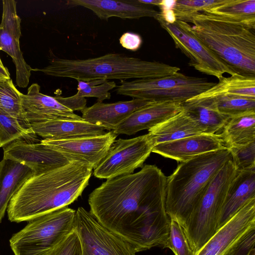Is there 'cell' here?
<instances>
[{"label":"cell","instance_id":"cell-1","mask_svg":"<svg viewBox=\"0 0 255 255\" xmlns=\"http://www.w3.org/2000/svg\"><path fill=\"white\" fill-rule=\"evenodd\" d=\"M166 179L154 165L108 179L89 195L90 212L136 252L163 247L170 224L165 209Z\"/></svg>","mask_w":255,"mask_h":255},{"label":"cell","instance_id":"cell-2","mask_svg":"<svg viewBox=\"0 0 255 255\" xmlns=\"http://www.w3.org/2000/svg\"><path fill=\"white\" fill-rule=\"evenodd\" d=\"M92 168L76 162L38 174L27 180L11 199L8 220L29 221L68 206L88 185Z\"/></svg>","mask_w":255,"mask_h":255},{"label":"cell","instance_id":"cell-3","mask_svg":"<svg viewBox=\"0 0 255 255\" xmlns=\"http://www.w3.org/2000/svg\"><path fill=\"white\" fill-rule=\"evenodd\" d=\"M32 71L45 75L70 78L77 81L152 79L173 75L180 70L159 61H149L120 53H108L86 59H68L53 56L49 64Z\"/></svg>","mask_w":255,"mask_h":255},{"label":"cell","instance_id":"cell-4","mask_svg":"<svg viewBox=\"0 0 255 255\" xmlns=\"http://www.w3.org/2000/svg\"><path fill=\"white\" fill-rule=\"evenodd\" d=\"M190 22L187 29L236 73L255 77V30L204 12Z\"/></svg>","mask_w":255,"mask_h":255},{"label":"cell","instance_id":"cell-5","mask_svg":"<svg viewBox=\"0 0 255 255\" xmlns=\"http://www.w3.org/2000/svg\"><path fill=\"white\" fill-rule=\"evenodd\" d=\"M231 159L230 150L225 147L180 162L166 179L165 209L170 220L183 227L212 178Z\"/></svg>","mask_w":255,"mask_h":255},{"label":"cell","instance_id":"cell-6","mask_svg":"<svg viewBox=\"0 0 255 255\" xmlns=\"http://www.w3.org/2000/svg\"><path fill=\"white\" fill-rule=\"evenodd\" d=\"M237 168L228 160L210 181L199 203L183 226L195 254L217 230L219 215Z\"/></svg>","mask_w":255,"mask_h":255},{"label":"cell","instance_id":"cell-7","mask_svg":"<svg viewBox=\"0 0 255 255\" xmlns=\"http://www.w3.org/2000/svg\"><path fill=\"white\" fill-rule=\"evenodd\" d=\"M75 212L64 207L28 221L9 240L14 255H49L74 230Z\"/></svg>","mask_w":255,"mask_h":255},{"label":"cell","instance_id":"cell-8","mask_svg":"<svg viewBox=\"0 0 255 255\" xmlns=\"http://www.w3.org/2000/svg\"><path fill=\"white\" fill-rule=\"evenodd\" d=\"M216 83L207 78L178 72L161 78L122 81L116 87L117 94L149 102L183 103L213 87Z\"/></svg>","mask_w":255,"mask_h":255},{"label":"cell","instance_id":"cell-9","mask_svg":"<svg viewBox=\"0 0 255 255\" xmlns=\"http://www.w3.org/2000/svg\"><path fill=\"white\" fill-rule=\"evenodd\" d=\"M73 227L82 255H135L129 243L103 225L83 207L76 211Z\"/></svg>","mask_w":255,"mask_h":255},{"label":"cell","instance_id":"cell-10","mask_svg":"<svg viewBox=\"0 0 255 255\" xmlns=\"http://www.w3.org/2000/svg\"><path fill=\"white\" fill-rule=\"evenodd\" d=\"M154 146L148 133L130 139L116 140L94 169V175L99 179H108L132 173L135 169L143 167Z\"/></svg>","mask_w":255,"mask_h":255},{"label":"cell","instance_id":"cell-11","mask_svg":"<svg viewBox=\"0 0 255 255\" xmlns=\"http://www.w3.org/2000/svg\"><path fill=\"white\" fill-rule=\"evenodd\" d=\"M170 35L175 47L189 59L188 65L198 71L220 79L225 73H236L208 49L186 28L184 21L168 24L158 15L155 18Z\"/></svg>","mask_w":255,"mask_h":255},{"label":"cell","instance_id":"cell-12","mask_svg":"<svg viewBox=\"0 0 255 255\" xmlns=\"http://www.w3.org/2000/svg\"><path fill=\"white\" fill-rule=\"evenodd\" d=\"M118 134L113 130L101 135L41 142L62 153L72 162L95 169L107 154Z\"/></svg>","mask_w":255,"mask_h":255},{"label":"cell","instance_id":"cell-13","mask_svg":"<svg viewBox=\"0 0 255 255\" xmlns=\"http://www.w3.org/2000/svg\"><path fill=\"white\" fill-rule=\"evenodd\" d=\"M255 230V199L250 200L195 254L225 255L235 245Z\"/></svg>","mask_w":255,"mask_h":255},{"label":"cell","instance_id":"cell-14","mask_svg":"<svg viewBox=\"0 0 255 255\" xmlns=\"http://www.w3.org/2000/svg\"><path fill=\"white\" fill-rule=\"evenodd\" d=\"M3 148V159L24 164L38 174L67 165L72 161L50 146L38 141L19 139Z\"/></svg>","mask_w":255,"mask_h":255},{"label":"cell","instance_id":"cell-15","mask_svg":"<svg viewBox=\"0 0 255 255\" xmlns=\"http://www.w3.org/2000/svg\"><path fill=\"white\" fill-rule=\"evenodd\" d=\"M21 105L24 117L30 124L54 119L84 120L60 103L55 97L41 93L37 83L30 86L26 94H21Z\"/></svg>","mask_w":255,"mask_h":255},{"label":"cell","instance_id":"cell-16","mask_svg":"<svg viewBox=\"0 0 255 255\" xmlns=\"http://www.w3.org/2000/svg\"><path fill=\"white\" fill-rule=\"evenodd\" d=\"M66 4L89 9L100 19L107 21L112 17L124 19H138L144 17L155 19L159 14L152 6L140 2L138 0H69Z\"/></svg>","mask_w":255,"mask_h":255},{"label":"cell","instance_id":"cell-17","mask_svg":"<svg viewBox=\"0 0 255 255\" xmlns=\"http://www.w3.org/2000/svg\"><path fill=\"white\" fill-rule=\"evenodd\" d=\"M182 103L172 101L150 102L133 112L114 130L117 134L132 135L149 129L178 113Z\"/></svg>","mask_w":255,"mask_h":255},{"label":"cell","instance_id":"cell-18","mask_svg":"<svg viewBox=\"0 0 255 255\" xmlns=\"http://www.w3.org/2000/svg\"><path fill=\"white\" fill-rule=\"evenodd\" d=\"M225 147L219 134L202 133L156 144L152 152L181 162Z\"/></svg>","mask_w":255,"mask_h":255},{"label":"cell","instance_id":"cell-19","mask_svg":"<svg viewBox=\"0 0 255 255\" xmlns=\"http://www.w3.org/2000/svg\"><path fill=\"white\" fill-rule=\"evenodd\" d=\"M150 102L138 99L113 103L97 102L81 111L82 119L87 122L114 130L133 112Z\"/></svg>","mask_w":255,"mask_h":255},{"label":"cell","instance_id":"cell-20","mask_svg":"<svg viewBox=\"0 0 255 255\" xmlns=\"http://www.w3.org/2000/svg\"><path fill=\"white\" fill-rule=\"evenodd\" d=\"M30 126L35 134L44 139H66L107 132L104 127L84 120L54 119Z\"/></svg>","mask_w":255,"mask_h":255},{"label":"cell","instance_id":"cell-21","mask_svg":"<svg viewBox=\"0 0 255 255\" xmlns=\"http://www.w3.org/2000/svg\"><path fill=\"white\" fill-rule=\"evenodd\" d=\"M253 199H255V168L238 170L221 211L217 229Z\"/></svg>","mask_w":255,"mask_h":255},{"label":"cell","instance_id":"cell-22","mask_svg":"<svg viewBox=\"0 0 255 255\" xmlns=\"http://www.w3.org/2000/svg\"><path fill=\"white\" fill-rule=\"evenodd\" d=\"M34 174L32 169L22 163L3 158L0 161V223L12 197Z\"/></svg>","mask_w":255,"mask_h":255},{"label":"cell","instance_id":"cell-23","mask_svg":"<svg viewBox=\"0 0 255 255\" xmlns=\"http://www.w3.org/2000/svg\"><path fill=\"white\" fill-rule=\"evenodd\" d=\"M154 146L182 138L203 133L194 119L182 108L177 114L148 129Z\"/></svg>","mask_w":255,"mask_h":255},{"label":"cell","instance_id":"cell-24","mask_svg":"<svg viewBox=\"0 0 255 255\" xmlns=\"http://www.w3.org/2000/svg\"><path fill=\"white\" fill-rule=\"evenodd\" d=\"M182 106L199 125L203 133L216 134L230 118L218 111L213 98L193 97L182 103Z\"/></svg>","mask_w":255,"mask_h":255},{"label":"cell","instance_id":"cell-25","mask_svg":"<svg viewBox=\"0 0 255 255\" xmlns=\"http://www.w3.org/2000/svg\"><path fill=\"white\" fill-rule=\"evenodd\" d=\"M220 131L218 134L227 148L255 141V112L230 117Z\"/></svg>","mask_w":255,"mask_h":255},{"label":"cell","instance_id":"cell-26","mask_svg":"<svg viewBox=\"0 0 255 255\" xmlns=\"http://www.w3.org/2000/svg\"><path fill=\"white\" fill-rule=\"evenodd\" d=\"M236 96L255 98V77L235 73L222 77L213 87L195 96L196 98H213Z\"/></svg>","mask_w":255,"mask_h":255},{"label":"cell","instance_id":"cell-27","mask_svg":"<svg viewBox=\"0 0 255 255\" xmlns=\"http://www.w3.org/2000/svg\"><path fill=\"white\" fill-rule=\"evenodd\" d=\"M240 23L255 29V0H225L202 11Z\"/></svg>","mask_w":255,"mask_h":255},{"label":"cell","instance_id":"cell-28","mask_svg":"<svg viewBox=\"0 0 255 255\" xmlns=\"http://www.w3.org/2000/svg\"><path fill=\"white\" fill-rule=\"evenodd\" d=\"M0 49L12 58L16 70V83L20 88H26L29 82L32 68L25 62L20 48L19 40L0 28Z\"/></svg>","mask_w":255,"mask_h":255},{"label":"cell","instance_id":"cell-29","mask_svg":"<svg viewBox=\"0 0 255 255\" xmlns=\"http://www.w3.org/2000/svg\"><path fill=\"white\" fill-rule=\"evenodd\" d=\"M32 129L25 128L16 118L0 108V147L19 139L37 141Z\"/></svg>","mask_w":255,"mask_h":255},{"label":"cell","instance_id":"cell-30","mask_svg":"<svg viewBox=\"0 0 255 255\" xmlns=\"http://www.w3.org/2000/svg\"><path fill=\"white\" fill-rule=\"evenodd\" d=\"M21 94L15 87L11 79H0V108L17 119L25 128L31 129L30 124L22 112Z\"/></svg>","mask_w":255,"mask_h":255},{"label":"cell","instance_id":"cell-31","mask_svg":"<svg viewBox=\"0 0 255 255\" xmlns=\"http://www.w3.org/2000/svg\"><path fill=\"white\" fill-rule=\"evenodd\" d=\"M213 99L218 111L230 117L255 112V98L222 96Z\"/></svg>","mask_w":255,"mask_h":255},{"label":"cell","instance_id":"cell-32","mask_svg":"<svg viewBox=\"0 0 255 255\" xmlns=\"http://www.w3.org/2000/svg\"><path fill=\"white\" fill-rule=\"evenodd\" d=\"M225 0H176L173 10L177 20L190 22L193 16L220 4Z\"/></svg>","mask_w":255,"mask_h":255},{"label":"cell","instance_id":"cell-33","mask_svg":"<svg viewBox=\"0 0 255 255\" xmlns=\"http://www.w3.org/2000/svg\"><path fill=\"white\" fill-rule=\"evenodd\" d=\"M78 81L77 92L76 96L79 97H95L97 102H102L110 99L111 95L109 91L117 87L114 81L104 79L89 81Z\"/></svg>","mask_w":255,"mask_h":255},{"label":"cell","instance_id":"cell-34","mask_svg":"<svg viewBox=\"0 0 255 255\" xmlns=\"http://www.w3.org/2000/svg\"><path fill=\"white\" fill-rule=\"evenodd\" d=\"M163 248L170 249L175 255H195L183 227L173 220H170L168 237Z\"/></svg>","mask_w":255,"mask_h":255},{"label":"cell","instance_id":"cell-35","mask_svg":"<svg viewBox=\"0 0 255 255\" xmlns=\"http://www.w3.org/2000/svg\"><path fill=\"white\" fill-rule=\"evenodd\" d=\"M0 28L19 40L21 35L20 18L17 14L16 2L15 0H2V14Z\"/></svg>","mask_w":255,"mask_h":255},{"label":"cell","instance_id":"cell-36","mask_svg":"<svg viewBox=\"0 0 255 255\" xmlns=\"http://www.w3.org/2000/svg\"><path fill=\"white\" fill-rule=\"evenodd\" d=\"M228 148L238 170L255 168V141Z\"/></svg>","mask_w":255,"mask_h":255},{"label":"cell","instance_id":"cell-37","mask_svg":"<svg viewBox=\"0 0 255 255\" xmlns=\"http://www.w3.org/2000/svg\"><path fill=\"white\" fill-rule=\"evenodd\" d=\"M49 255H82L78 236L73 230Z\"/></svg>","mask_w":255,"mask_h":255},{"label":"cell","instance_id":"cell-38","mask_svg":"<svg viewBox=\"0 0 255 255\" xmlns=\"http://www.w3.org/2000/svg\"><path fill=\"white\" fill-rule=\"evenodd\" d=\"M255 248V230L235 245L225 255H248Z\"/></svg>","mask_w":255,"mask_h":255},{"label":"cell","instance_id":"cell-39","mask_svg":"<svg viewBox=\"0 0 255 255\" xmlns=\"http://www.w3.org/2000/svg\"><path fill=\"white\" fill-rule=\"evenodd\" d=\"M119 42L123 47L135 51L141 46L142 40L138 34L127 32L122 35L119 39Z\"/></svg>","mask_w":255,"mask_h":255},{"label":"cell","instance_id":"cell-40","mask_svg":"<svg viewBox=\"0 0 255 255\" xmlns=\"http://www.w3.org/2000/svg\"><path fill=\"white\" fill-rule=\"evenodd\" d=\"M176 0H162L158 6L160 9L159 17L168 24H173L177 20L173 8Z\"/></svg>","mask_w":255,"mask_h":255},{"label":"cell","instance_id":"cell-41","mask_svg":"<svg viewBox=\"0 0 255 255\" xmlns=\"http://www.w3.org/2000/svg\"><path fill=\"white\" fill-rule=\"evenodd\" d=\"M57 100L64 106L74 112L82 111L86 107L87 101L85 98L79 97L75 95L69 97L55 96Z\"/></svg>","mask_w":255,"mask_h":255},{"label":"cell","instance_id":"cell-42","mask_svg":"<svg viewBox=\"0 0 255 255\" xmlns=\"http://www.w3.org/2000/svg\"><path fill=\"white\" fill-rule=\"evenodd\" d=\"M0 79H9L10 74L8 69L3 65L0 57Z\"/></svg>","mask_w":255,"mask_h":255},{"label":"cell","instance_id":"cell-43","mask_svg":"<svg viewBox=\"0 0 255 255\" xmlns=\"http://www.w3.org/2000/svg\"><path fill=\"white\" fill-rule=\"evenodd\" d=\"M140 2L150 5H156L159 6L162 0H138Z\"/></svg>","mask_w":255,"mask_h":255},{"label":"cell","instance_id":"cell-44","mask_svg":"<svg viewBox=\"0 0 255 255\" xmlns=\"http://www.w3.org/2000/svg\"><path fill=\"white\" fill-rule=\"evenodd\" d=\"M248 255H255V248H253L249 253Z\"/></svg>","mask_w":255,"mask_h":255}]
</instances>
